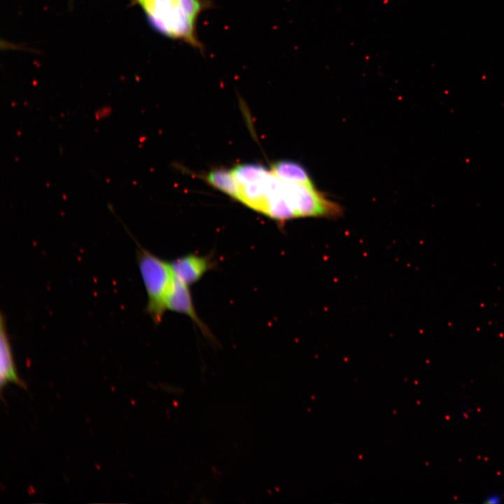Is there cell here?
<instances>
[{
    "mask_svg": "<svg viewBox=\"0 0 504 504\" xmlns=\"http://www.w3.org/2000/svg\"><path fill=\"white\" fill-rule=\"evenodd\" d=\"M150 26L158 32L202 49L196 32L197 18L209 0H136Z\"/></svg>",
    "mask_w": 504,
    "mask_h": 504,
    "instance_id": "6da1fadb",
    "label": "cell"
},
{
    "mask_svg": "<svg viewBox=\"0 0 504 504\" xmlns=\"http://www.w3.org/2000/svg\"><path fill=\"white\" fill-rule=\"evenodd\" d=\"M136 261L148 297L146 312L158 325L167 310V302L176 276L170 262L141 246L138 247Z\"/></svg>",
    "mask_w": 504,
    "mask_h": 504,
    "instance_id": "7a4b0ae2",
    "label": "cell"
},
{
    "mask_svg": "<svg viewBox=\"0 0 504 504\" xmlns=\"http://www.w3.org/2000/svg\"><path fill=\"white\" fill-rule=\"evenodd\" d=\"M189 287L190 286L176 277L167 300V308L172 312L188 316L205 336L211 338L212 336L209 330L202 322L195 310Z\"/></svg>",
    "mask_w": 504,
    "mask_h": 504,
    "instance_id": "3957f363",
    "label": "cell"
},
{
    "mask_svg": "<svg viewBox=\"0 0 504 504\" xmlns=\"http://www.w3.org/2000/svg\"><path fill=\"white\" fill-rule=\"evenodd\" d=\"M170 263L175 276L188 286L199 281L214 265L211 258L194 253L181 256Z\"/></svg>",
    "mask_w": 504,
    "mask_h": 504,
    "instance_id": "277c9868",
    "label": "cell"
},
{
    "mask_svg": "<svg viewBox=\"0 0 504 504\" xmlns=\"http://www.w3.org/2000/svg\"><path fill=\"white\" fill-rule=\"evenodd\" d=\"M13 383L27 388L25 383L20 378L15 368L12 348L10 343L4 314L0 318V387L3 389L8 384Z\"/></svg>",
    "mask_w": 504,
    "mask_h": 504,
    "instance_id": "5b68a950",
    "label": "cell"
},
{
    "mask_svg": "<svg viewBox=\"0 0 504 504\" xmlns=\"http://www.w3.org/2000/svg\"><path fill=\"white\" fill-rule=\"evenodd\" d=\"M271 171L281 180L315 187L307 171L298 162L281 160L272 164Z\"/></svg>",
    "mask_w": 504,
    "mask_h": 504,
    "instance_id": "8992f818",
    "label": "cell"
},
{
    "mask_svg": "<svg viewBox=\"0 0 504 504\" xmlns=\"http://www.w3.org/2000/svg\"><path fill=\"white\" fill-rule=\"evenodd\" d=\"M206 179L214 188L239 200V187L232 171L216 169L210 172Z\"/></svg>",
    "mask_w": 504,
    "mask_h": 504,
    "instance_id": "52a82bcc",
    "label": "cell"
},
{
    "mask_svg": "<svg viewBox=\"0 0 504 504\" xmlns=\"http://www.w3.org/2000/svg\"><path fill=\"white\" fill-rule=\"evenodd\" d=\"M231 171L239 185H244L258 181L268 172L262 166L255 164H239Z\"/></svg>",
    "mask_w": 504,
    "mask_h": 504,
    "instance_id": "ba28073f",
    "label": "cell"
},
{
    "mask_svg": "<svg viewBox=\"0 0 504 504\" xmlns=\"http://www.w3.org/2000/svg\"><path fill=\"white\" fill-rule=\"evenodd\" d=\"M498 501H499V498L498 496H492L491 498H489L488 500H486V503H498Z\"/></svg>",
    "mask_w": 504,
    "mask_h": 504,
    "instance_id": "9c48e42d",
    "label": "cell"
}]
</instances>
